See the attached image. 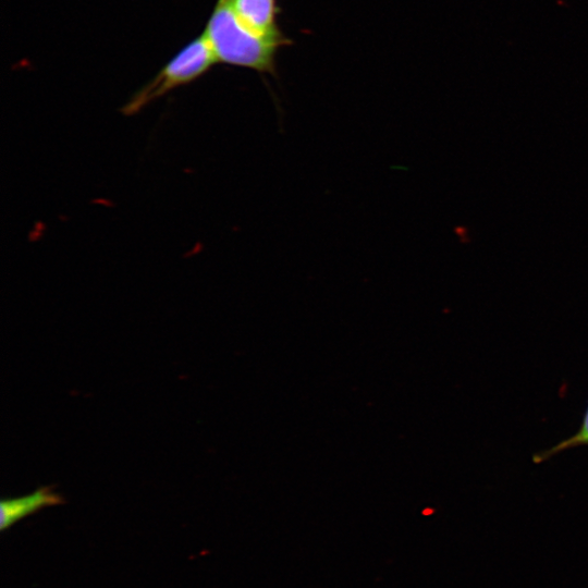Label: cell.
<instances>
[{
	"label": "cell",
	"mask_w": 588,
	"mask_h": 588,
	"mask_svg": "<svg viewBox=\"0 0 588 588\" xmlns=\"http://www.w3.org/2000/svg\"><path fill=\"white\" fill-rule=\"evenodd\" d=\"M61 503H63L62 497L48 486L40 487L23 497L4 499L0 503V529L3 531L40 509Z\"/></svg>",
	"instance_id": "3957f363"
},
{
	"label": "cell",
	"mask_w": 588,
	"mask_h": 588,
	"mask_svg": "<svg viewBox=\"0 0 588 588\" xmlns=\"http://www.w3.org/2000/svg\"><path fill=\"white\" fill-rule=\"evenodd\" d=\"M218 62L260 73H274L278 50L289 45L282 33L266 36L244 25L228 0H217L203 32Z\"/></svg>",
	"instance_id": "6da1fadb"
},
{
	"label": "cell",
	"mask_w": 588,
	"mask_h": 588,
	"mask_svg": "<svg viewBox=\"0 0 588 588\" xmlns=\"http://www.w3.org/2000/svg\"><path fill=\"white\" fill-rule=\"evenodd\" d=\"M218 62L205 36L200 34L182 48L147 84L125 102L121 111L134 115L171 90L187 85L208 72Z\"/></svg>",
	"instance_id": "7a4b0ae2"
},
{
	"label": "cell",
	"mask_w": 588,
	"mask_h": 588,
	"mask_svg": "<svg viewBox=\"0 0 588 588\" xmlns=\"http://www.w3.org/2000/svg\"><path fill=\"white\" fill-rule=\"evenodd\" d=\"M241 22L255 33L266 36L282 34L278 27L277 0H228Z\"/></svg>",
	"instance_id": "277c9868"
},
{
	"label": "cell",
	"mask_w": 588,
	"mask_h": 588,
	"mask_svg": "<svg viewBox=\"0 0 588 588\" xmlns=\"http://www.w3.org/2000/svg\"><path fill=\"white\" fill-rule=\"evenodd\" d=\"M577 446H588V405L583 416L581 424L574 434L558 442L550 449L535 454L532 460L535 463H541L552 457L553 455Z\"/></svg>",
	"instance_id": "5b68a950"
}]
</instances>
